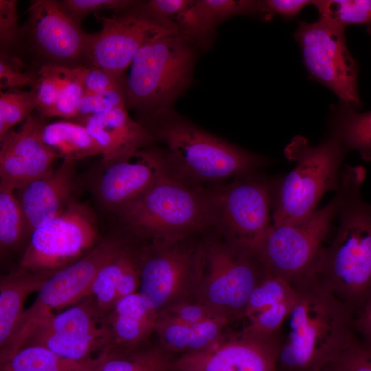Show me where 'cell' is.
<instances>
[{
	"label": "cell",
	"mask_w": 371,
	"mask_h": 371,
	"mask_svg": "<svg viewBox=\"0 0 371 371\" xmlns=\"http://www.w3.org/2000/svg\"><path fill=\"white\" fill-rule=\"evenodd\" d=\"M140 3L128 10L114 12L111 17L94 14L102 29L87 34V67L123 74L137 52L150 39L164 34L182 32L172 23L148 16L141 8Z\"/></svg>",
	"instance_id": "15"
},
{
	"label": "cell",
	"mask_w": 371,
	"mask_h": 371,
	"mask_svg": "<svg viewBox=\"0 0 371 371\" xmlns=\"http://www.w3.org/2000/svg\"><path fill=\"white\" fill-rule=\"evenodd\" d=\"M323 371H371V347L357 337Z\"/></svg>",
	"instance_id": "41"
},
{
	"label": "cell",
	"mask_w": 371,
	"mask_h": 371,
	"mask_svg": "<svg viewBox=\"0 0 371 371\" xmlns=\"http://www.w3.org/2000/svg\"><path fill=\"white\" fill-rule=\"evenodd\" d=\"M368 34L371 36V25L366 27Z\"/></svg>",
	"instance_id": "50"
},
{
	"label": "cell",
	"mask_w": 371,
	"mask_h": 371,
	"mask_svg": "<svg viewBox=\"0 0 371 371\" xmlns=\"http://www.w3.org/2000/svg\"><path fill=\"white\" fill-rule=\"evenodd\" d=\"M98 364L95 367L91 368L87 371H98Z\"/></svg>",
	"instance_id": "51"
},
{
	"label": "cell",
	"mask_w": 371,
	"mask_h": 371,
	"mask_svg": "<svg viewBox=\"0 0 371 371\" xmlns=\"http://www.w3.org/2000/svg\"><path fill=\"white\" fill-rule=\"evenodd\" d=\"M166 146L167 159L178 175L194 183L238 178L268 164L261 156L213 135L170 111L143 124Z\"/></svg>",
	"instance_id": "4"
},
{
	"label": "cell",
	"mask_w": 371,
	"mask_h": 371,
	"mask_svg": "<svg viewBox=\"0 0 371 371\" xmlns=\"http://www.w3.org/2000/svg\"><path fill=\"white\" fill-rule=\"evenodd\" d=\"M17 5L16 0H0V56L17 57L21 38Z\"/></svg>",
	"instance_id": "38"
},
{
	"label": "cell",
	"mask_w": 371,
	"mask_h": 371,
	"mask_svg": "<svg viewBox=\"0 0 371 371\" xmlns=\"http://www.w3.org/2000/svg\"><path fill=\"white\" fill-rule=\"evenodd\" d=\"M27 12L18 58L28 52L37 73L45 65L87 66L88 33L63 11L58 1H32Z\"/></svg>",
	"instance_id": "14"
},
{
	"label": "cell",
	"mask_w": 371,
	"mask_h": 371,
	"mask_svg": "<svg viewBox=\"0 0 371 371\" xmlns=\"http://www.w3.org/2000/svg\"><path fill=\"white\" fill-rule=\"evenodd\" d=\"M343 196L340 186L330 202L306 218L272 225L254 252L265 270L293 286L308 276L337 218Z\"/></svg>",
	"instance_id": "10"
},
{
	"label": "cell",
	"mask_w": 371,
	"mask_h": 371,
	"mask_svg": "<svg viewBox=\"0 0 371 371\" xmlns=\"http://www.w3.org/2000/svg\"><path fill=\"white\" fill-rule=\"evenodd\" d=\"M293 286L297 299L280 331L276 371H323L357 339L354 313L311 276Z\"/></svg>",
	"instance_id": "2"
},
{
	"label": "cell",
	"mask_w": 371,
	"mask_h": 371,
	"mask_svg": "<svg viewBox=\"0 0 371 371\" xmlns=\"http://www.w3.org/2000/svg\"><path fill=\"white\" fill-rule=\"evenodd\" d=\"M114 212L135 236L150 242L177 240L212 228L213 191L169 166L146 191Z\"/></svg>",
	"instance_id": "3"
},
{
	"label": "cell",
	"mask_w": 371,
	"mask_h": 371,
	"mask_svg": "<svg viewBox=\"0 0 371 371\" xmlns=\"http://www.w3.org/2000/svg\"><path fill=\"white\" fill-rule=\"evenodd\" d=\"M78 123L85 126L99 146L102 165L150 147L155 141L146 127L130 117L126 106L89 117Z\"/></svg>",
	"instance_id": "20"
},
{
	"label": "cell",
	"mask_w": 371,
	"mask_h": 371,
	"mask_svg": "<svg viewBox=\"0 0 371 371\" xmlns=\"http://www.w3.org/2000/svg\"><path fill=\"white\" fill-rule=\"evenodd\" d=\"M1 371H10L8 367L5 365H1Z\"/></svg>",
	"instance_id": "49"
},
{
	"label": "cell",
	"mask_w": 371,
	"mask_h": 371,
	"mask_svg": "<svg viewBox=\"0 0 371 371\" xmlns=\"http://www.w3.org/2000/svg\"><path fill=\"white\" fill-rule=\"evenodd\" d=\"M355 332L358 338L371 347V295L353 319Z\"/></svg>",
	"instance_id": "48"
},
{
	"label": "cell",
	"mask_w": 371,
	"mask_h": 371,
	"mask_svg": "<svg viewBox=\"0 0 371 371\" xmlns=\"http://www.w3.org/2000/svg\"><path fill=\"white\" fill-rule=\"evenodd\" d=\"M41 137L57 157L74 161L101 155V150L84 125L71 120L45 124Z\"/></svg>",
	"instance_id": "25"
},
{
	"label": "cell",
	"mask_w": 371,
	"mask_h": 371,
	"mask_svg": "<svg viewBox=\"0 0 371 371\" xmlns=\"http://www.w3.org/2000/svg\"><path fill=\"white\" fill-rule=\"evenodd\" d=\"M43 346L60 357L74 361H86L95 350L111 348L109 335L78 336L49 333H35L27 341L26 346Z\"/></svg>",
	"instance_id": "27"
},
{
	"label": "cell",
	"mask_w": 371,
	"mask_h": 371,
	"mask_svg": "<svg viewBox=\"0 0 371 371\" xmlns=\"http://www.w3.org/2000/svg\"><path fill=\"white\" fill-rule=\"evenodd\" d=\"M135 252V250L126 245L121 253L105 265L96 275L90 295L102 311H111L116 304L120 278Z\"/></svg>",
	"instance_id": "30"
},
{
	"label": "cell",
	"mask_w": 371,
	"mask_h": 371,
	"mask_svg": "<svg viewBox=\"0 0 371 371\" xmlns=\"http://www.w3.org/2000/svg\"><path fill=\"white\" fill-rule=\"evenodd\" d=\"M125 85L126 83L101 94L84 95L74 121L80 122L89 117L126 106Z\"/></svg>",
	"instance_id": "40"
},
{
	"label": "cell",
	"mask_w": 371,
	"mask_h": 371,
	"mask_svg": "<svg viewBox=\"0 0 371 371\" xmlns=\"http://www.w3.org/2000/svg\"><path fill=\"white\" fill-rule=\"evenodd\" d=\"M87 66L73 68L58 100L48 117H59L74 120L78 108L85 93L84 77Z\"/></svg>",
	"instance_id": "35"
},
{
	"label": "cell",
	"mask_w": 371,
	"mask_h": 371,
	"mask_svg": "<svg viewBox=\"0 0 371 371\" xmlns=\"http://www.w3.org/2000/svg\"><path fill=\"white\" fill-rule=\"evenodd\" d=\"M296 299L297 296L260 311L248 319L246 325L257 332L265 334L279 333L287 319Z\"/></svg>",
	"instance_id": "42"
},
{
	"label": "cell",
	"mask_w": 371,
	"mask_h": 371,
	"mask_svg": "<svg viewBox=\"0 0 371 371\" xmlns=\"http://www.w3.org/2000/svg\"><path fill=\"white\" fill-rule=\"evenodd\" d=\"M193 236L150 242L138 251V292L157 314L177 304L194 301L201 278L203 241H196Z\"/></svg>",
	"instance_id": "9"
},
{
	"label": "cell",
	"mask_w": 371,
	"mask_h": 371,
	"mask_svg": "<svg viewBox=\"0 0 371 371\" xmlns=\"http://www.w3.org/2000/svg\"><path fill=\"white\" fill-rule=\"evenodd\" d=\"M29 272L18 269L0 281V346L2 348L15 332L24 311L26 298L39 291L56 271Z\"/></svg>",
	"instance_id": "22"
},
{
	"label": "cell",
	"mask_w": 371,
	"mask_h": 371,
	"mask_svg": "<svg viewBox=\"0 0 371 371\" xmlns=\"http://www.w3.org/2000/svg\"><path fill=\"white\" fill-rule=\"evenodd\" d=\"M312 5L320 18L345 30L350 25H371V0H316Z\"/></svg>",
	"instance_id": "31"
},
{
	"label": "cell",
	"mask_w": 371,
	"mask_h": 371,
	"mask_svg": "<svg viewBox=\"0 0 371 371\" xmlns=\"http://www.w3.org/2000/svg\"><path fill=\"white\" fill-rule=\"evenodd\" d=\"M155 332L160 345L171 353L188 352L192 326L186 324L165 314H158Z\"/></svg>",
	"instance_id": "37"
},
{
	"label": "cell",
	"mask_w": 371,
	"mask_h": 371,
	"mask_svg": "<svg viewBox=\"0 0 371 371\" xmlns=\"http://www.w3.org/2000/svg\"><path fill=\"white\" fill-rule=\"evenodd\" d=\"M257 174L212 189V228L228 243L254 255L273 225V179Z\"/></svg>",
	"instance_id": "11"
},
{
	"label": "cell",
	"mask_w": 371,
	"mask_h": 371,
	"mask_svg": "<svg viewBox=\"0 0 371 371\" xmlns=\"http://www.w3.org/2000/svg\"><path fill=\"white\" fill-rule=\"evenodd\" d=\"M73 68L45 65L40 68L32 87L36 99L38 113L47 118L71 74Z\"/></svg>",
	"instance_id": "33"
},
{
	"label": "cell",
	"mask_w": 371,
	"mask_h": 371,
	"mask_svg": "<svg viewBox=\"0 0 371 371\" xmlns=\"http://www.w3.org/2000/svg\"><path fill=\"white\" fill-rule=\"evenodd\" d=\"M64 360L43 346L29 345L1 365H5L10 371H48Z\"/></svg>",
	"instance_id": "36"
},
{
	"label": "cell",
	"mask_w": 371,
	"mask_h": 371,
	"mask_svg": "<svg viewBox=\"0 0 371 371\" xmlns=\"http://www.w3.org/2000/svg\"><path fill=\"white\" fill-rule=\"evenodd\" d=\"M228 329L209 348L176 359L174 371H276L280 332L265 334L247 325Z\"/></svg>",
	"instance_id": "16"
},
{
	"label": "cell",
	"mask_w": 371,
	"mask_h": 371,
	"mask_svg": "<svg viewBox=\"0 0 371 371\" xmlns=\"http://www.w3.org/2000/svg\"><path fill=\"white\" fill-rule=\"evenodd\" d=\"M157 318L139 292L120 300L106 317L110 352L136 348L155 332Z\"/></svg>",
	"instance_id": "21"
},
{
	"label": "cell",
	"mask_w": 371,
	"mask_h": 371,
	"mask_svg": "<svg viewBox=\"0 0 371 371\" xmlns=\"http://www.w3.org/2000/svg\"><path fill=\"white\" fill-rule=\"evenodd\" d=\"M196 42L182 32L157 36L137 52L126 79V106L142 124L170 111L191 81Z\"/></svg>",
	"instance_id": "5"
},
{
	"label": "cell",
	"mask_w": 371,
	"mask_h": 371,
	"mask_svg": "<svg viewBox=\"0 0 371 371\" xmlns=\"http://www.w3.org/2000/svg\"><path fill=\"white\" fill-rule=\"evenodd\" d=\"M230 322L225 317H214L192 326L187 353L200 351L211 346L223 335Z\"/></svg>",
	"instance_id": "43"
},
{
	"label": "cell",
	"mask_w": 371,
	"mask_h": 371,
	"mask_svg": "<svg viewBox=\"0 0 371 371\" xmlns=\"http://www.w3.org/2000/svg\"><path fill=\"white\" fill-rule=\"evenodd\" d=\"M362 166H346L343 201L335 235L322 249L309 276L326 287L355 315L371 295V203L361 196Z\"/></svg>",
	"instance_id": "1"
},
{
	"label": "cell",
	"mask_w": 371,
	"mask_h": 371,
	"mask_svg": "<svg viewBox=\"0 0 371 371\" xmlns=\"http://www.w3.org/2000/svg\"><path fill=\"white\" fill-rule=\"evenodd\" d=\"M267 12L273 17L278 14L289 19L295 17L305 7L312 5L313 1L308 0H264Z\"/></svg>",
	"instance_id": "47"
},
{
	"label": "cell",
	"mask_w": 371,
	"mask_h": 371,
	"mask_svg": "<svg viewBox=\"0 0 371 371\" xmlns=\"http://www.w3.org/2000/svg\"><path fill=\"white\" fill-rule=\"evenodd\" d=\"M160 313L165 314L189 326H194L209 318L221 317L216 315L207 306L196 301L177 304Z\"/></svg>",
	"instance_id": "46"
},
{
	"label": "cell",
	"mask_w": 371,
	"mask_h": 371,
	"mask_svg": "<svg viewBox=\"0 0 371 371\" xmlns=\"http://www.w3.org/2000/svg\"><path fill=\"white\" fill-rule=\"evenodd\" d=\"M170 353L161 346L144 349L104 351L98 371H174Z\"/></svg>",
	"instance_id": "26"
},
{
	"label": "cell",
	"mask_w": 371,
	"mask_h": 371,
	"mask_svg": "<svg viewBox=\"0 0 371 371\" xmlns=\"http://www.w3.org/2000/svg\"><path fill=\"white\" fill-rule=\"evenodd\" d=\"M125 83L123 74L102 68L87 67L84 77V95L104 93Z\"/></svg>",
	"instance_id": "45"
},
{
	"label": "cell",
	"mask_w": 371,
	"mask_h": 371,
	"mask_svg": "<svg viewBox=\"0 0 371 371\" xmlns=\"http://www.w3.org/2000/svg\"><path fill=\"white\" fill-rule=\"evenodd\" d=\"M341 144L346 153L357 151L371 161V111L359 112L341 102L334 105L328 120V135Z\"/></svg>",
	"instance_id": "23"
},
{
	"label": "cell",
	"mask_w": 371,
	"mask_h": 371,
	"mask_svg": "<svg viewBox=\"0 0 371 371\" xmlns=\"http://www.w3.org/2000/svg\"><path fill=\"white\" fill-rule=\"evenodd\" d=\"M126 245L119 238H108L77 261L57 269L39 289L34 302L24 310L13 335L1 348V363L9 361L25 347L38 326L55 314L54 311L89 295L99 271L119 255Z\"/></svg>",
	"instance_id": "8"
},
{
	"label": "cell",
	"mask_w": 371,
	"mask_h": 371,
	"mask_svg": "<svg viewBox=\"0 0 371 371\" xmlns=\"http://www.w3.org/2000/svg\"><path fill=\"white\" fill-rule=\"evenodd\" d=\"M102 166L97 196L114 212L146 191L170 165L166 152L148 147Z\"/></svg>",
	"instance_id": "18"
},
{
	"label": "cell",
	"mask_w": 371,
	"mask_h": 371,
	"mask_svg": "<svg viewBox=\"0 0 371 371\" xmlns=\"http://www.w3.org/2000/svg\"><path fill=\"white\" fill-rule=\"evenodd\" d=\"M195 5L209 36L218 23L234 16H254L263 21L273 19L267 12L262 1L196 0Z\"/></svg>",
	"instance_id": "28"
},
{
	"label": "cell",
	"mask_w": 371,
	"mask_h": 371,
	"mask_svg": "<svg viewBox=\"0 0 371 371\" xmlns=\"http://www.w3.org/2000/svg\"><path fill=\"white\" fill-rule=\"evenodd\" d=\"M23 62L18 57L0 56V88L19 89L25 85L32 87L37 73L24 71Z\"/></svg>",
	"instance_id": "44"
},
{
	"label": "cell",
	"mask_w": 371,
	"mask_h": 371,
	"mask_svg": "<svg viewBox=\"0 0 371 371\" xmlns=\"http://www.w3.org/2000/svg\"><path fill=\"white\" fill-rule=\"evenodd\" d=\"M97 236L90 209L72 200L62 212L32 232L18 269L38 272L67 266L87 254Z\"/></svg>",
	"instance_id": "13"
},
{
	"label": "cell",
	"mask_w": 371,
	"mask_h": 371,
	"mask_svg": "<svg viewBox=\"0 0 371 371\" xmlns=\"http://www.w3.org/2000/svg\"><path fill=\"white\" fill-rule=\"evenodd\" d=\"M44 119L33 113L0 137V184L19 190L53 168L58 157L42 139Z\"/></svg>",
	"instance_id": "17"
},
{
	"label": "cell",
	"mask_w": 371,
	"mask_h": 371,
	"mask_svg": "<svg viewBox=\"0 0 371 371\" xmlns=\"http://www.w3.org/2000/svg\"><path fill=\"white\" fill-rule=\"evenodd\" d=\"M104 312L91 296L84 302L44 320L33 334L49 333L78 336H110L106 319L103 317Z\"/></svg>",
	"instance_id": "24"
},
{
	"label": "cell",
	"mask_w": 371,
	"mask_h": 371,
	"mask_svg": "<svg viewBox=\"0 0 371 371\" xmlns=\"http://www.w3.org/2000/svg\"><path fill=\"white\" fill-rule=\"evenodd\" d=\"M16 190L0 184L1 251L17 245L26 234V222Z\"/></svg>",
	"instance_id": "29"
},
{
	"label": "cell",
	"mask_w": 371,
	"mask_h": 371,
	"mask_svg": "<svg viewBox=\"0 0 371 371\" xmlns=\"http://www.w3.org/2000/svg\"><path fill=\"white\" fill-rule=\"evenodd\" d=\"M346 153L338 140L330 135L315 146L302 136L294 137L286 146L284 154L295 166L272 182L273 225L294 223L306 218L317 210L326 192H337Z\"/></svg>",
	"instance_id": "6"
},
{
	"label": "cell",
	"mask_w": 371,
	"mask_h": 371,
	"mask_svg": "<svg viewBox=\"0 0 371 371\" xmlns=\"http://www.w3.org/2000/svg\"><path fill=\"white\" fill-rule=\"evenodd\" d=\"M296 296L295 288L289 282L266 271L265 276L256 286L249 297L245 319L247 320L267 308Z\"/></svg>",
	"instance_id": "32"
},
{
	"label": "cell",
	"mask_w": 371,
	"mask_h": 371,
	"mask_svg": "<svg viewBox=\"0 0 371 371\" xmlns=\"http://www.w3.org/2000/svg\"><path fill=\"white\" fill-rule=\"evenodd\" d=\"M139 1L132 0H61L58 3L63 11L76 23L91 13L100 10H113L120 12L136 5Z\"/></svg>",
	"instance_id": "39"
},
{
	"label": "cell",
	"mask_w": 371,
	"mask_h": 371,
	"mask_svg": "<svg viewBox=\"0 0 371 371\" xmlns=\"http://www.w3.org/2000/svg\"><path fill=\"white\" fill-rule=\"evenodd\" d=\"M76 188L74 161L63 160L56 168L19 189L26 234L62 212Z\"/></svg>",
	"instance_id": "19"
},
{
	"label": "cell",
	"mask_w": 371,
	"mask_h": 371,
	"mask_svg": "<svg viewBox=\"0 0 371 371\" xmlns=\"http://www.w3.org/2000/svg\"><path fill=\"white\" fill-rule=\"evenodd\" d=\"M265 273L253 254L217 234L203 242L201 278L194 301L231 322L245 319L249 297Z\"/></svg>",
	"instance_id": "7"
},
{
	"label": "cell",
	"mask_w": 371,
	"mask_h": 371,
	"mask_svg": "<svg viewBox=\"0 0 371 371\" xmlns=\"http://www.w3.org/2000/svg\"><path fill=\"white\" fill-rule=\"evenodd\" d=\"M36 95L32 89H19L0 91V137L14 126L23 122L36 109Z\"/></svg>",
	"instance_id": "34"
},
{
	"label": "cell",
	"mask_w": 371,
	"mask_h": 371,
	"mask_svg": "<svg viewBox=\"0 0 371 371\" xmlns=\"http://www.w3.org/2000/svg\"><path fill=\"white\" fill-rule=\"evenodd\" d=\"M344 32L345 29L319 18L313 23L300 21L293 36L309 78L328 88L339 102L358 109L362 106L359 69Z\"/></svg>",
	"instance_id": "12"
}]
</instances>
